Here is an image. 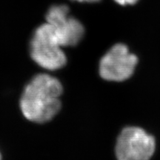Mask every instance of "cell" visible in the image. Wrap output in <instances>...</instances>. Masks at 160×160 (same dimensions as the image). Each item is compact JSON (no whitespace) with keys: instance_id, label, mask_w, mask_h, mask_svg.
<instances>
[{"instance_id":"6","label":"cell","mask_w":160,"mask_h":160,"mask_svg":"<svg viewBox=\"0 0 160 160\" xmlns=\"http://www.w3.org/2000/svg\"><path fill=\"white\" fill-rule=\"evenodd\" d=\"M69 8L65 5H55L49 8L46 14L47 22L57 26L69 17Z\"/></svg>"},{"instance_id":"5","label":"cell","mask_w":160,"mask_h":160,"mask_svg":"<svg viewBox=\"0 0 160 160\" xmlns=\"http://www.w3.org/2000/svg\"><path fill=\"white\" fill-rule=\"evenodd\" d=\"M53 27L57 31L59 43L62 48L77 45L85 34L83 25L74 17H68L63 22Z\"/></svg>"},{"instance_id":"7","label":"cell","mask_w":160,"mask_h":160,"mask_svg":"<svg viewBox=\"0 0 160 160\" xmlns=\"http://www.w3.org/2000/svg\"><path fill=\"white\" fill-rule=\"evenodd\" d=\"M116 2L121 5H133L135 4L138 0H114Z\"/></svg>"},{"instance_id":"2","label":"cell","mask_w":160,"mask_h":160,"mask_svg":"<svg viewBox=\"0 0 160 160\" xmlns=\"http://www.w3.org/2000/svg\"><path fill=\"white\" fill-rule=\"evenodd\" d=\"M55 28L49 23L39 25L30 40V56L40 68L49 71L62 69L67 63Z\"/></svg>"},{"instance_id":"9","label":"cell","mask_w":160,"mask_h":160,"mask_svg":"<svg viewBox=\"0 0 160 160\" xmlns=\"http://www.w3.org/2000/svg\"><path fill=\"white\" fill-rule=\"evenodd\" d=\"M0 160H2V153H1V152H0Z\"/></svg>"},{"instance_id":"4","label":"cell","mask_w":160,"mask_h":160,"mask_svg":"<svg viewBox=\"0 0 160 160\" xmlns=\"http://www.w3.org/2000/svg\"><path fill=\"white\" fill-rule=\"evenodd\" d=\"M137 62V57L130 53L127 46L117 44L100 60L99 75L106 81H124L133 74Z\"/></svg>"},{"instance_id":"3","label":"cell","mask_w":160,"mask_h":160,"mask_svg":"<svg viewBox=\"0 0 160 160\" xmlns=\"http://www.w3.org/2000/svg\"><path fill=\"white\" fill-rule=\"evenodd\" d=\"M115 151L117 160H149L155 151V140L143 129L128 127L118 137Z\"/></svg>"},{"instance_id":"1","label":"cell","mask_w":160,"mask_h":160,"mask_svg":"<svg viewBox=\"0 0 160 160\" xmlns=\"http://www.w3.org/2000/svg\"><path fill=\"white\" fill-rule=\"evenodd\" d=\"M63 86L57 78L39 73L24 88L19 99L23 117L31 122L47 123L59 113Z\"/></svg>"},{"instance_id":"8","label":"cell","mask_w":160,"mask_h":160,"mask_svg":"<svg viewBox=\"0 0 160 160\" xmlns=\"http://www.w3.org/2000/svg\"><path fill=\"white\" fill-rule=\"evenodd\" d=\"M73 1H78V2H99V0H73Z\"/></svg>"}]
</instances>
